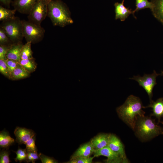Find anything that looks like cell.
Returning <instances> with one entry per match:
<instances>
[{"instance_id": "cell-1", "label": "cell", "mask_w": 163, "mask_h": 163, "mask_svg": "<svg viewBox=\"0 0 163 163\" xmlns=\"http://www.w3.org/2000/svg\"><path fill=\"white\" fill-rule=\"evenodd\" d=\"M141 101L137 97L131 95L125 102L117 108L116 111L120 118L133 131L138 117L145 116V112Z\"/></svg>"}, {"instance_id": "cell-2", "label": "cell", "mask_w": 163, "mask_h": 163, "mask_svg": "<svg viewBox=\"0 0 163 163\" xmlns=\"http://www.w3.org/2000/svg\"><path fill=\"white\" fill-rule=\"evenodd\" d=\"M134 131L137 137L142 141H146L161 134L163 128L158 125L151 117H138Z\"/></svg>"}, {"instance_id": "cell-3", "label": "cell", "mask_w": 163, "mask_h": 163, "mask_svg": "<svg viewBox=\"0 0 163 163\" xmlns=\"http://www.w3.org/2000/svg\"><path fill=\"white\" fill-rule=\"evenodd\" d=\"M47 16L54 26L63 27L73 23L68 8L60 0H49Z\"/></svg>"}, {"instance_id": "cell-4", "label": "cell", "mask_w": 163, "mask_h": 163, "mask_svg": "<svg viewBox=\"0 0 163 163\" xmlns=\"http://www.w3.org/2000/svg\"><path fill=\"white\" fill-rule=\"evenodd\" d=\"M0 27L5 31L6 34L13 43L22 42L24 38L22 31V21L19 18L2 21Z\"/></svg>"}, {"instance_id": "cell-5", "label": "cell", "mask_w": 163, "mask_h": 163, "mask_svg": "<svg viewBox=\"0 0 163 163\" xmlns=\"http://www.w3.org/2000/svg\"><path fill=\"white\" fill-rule=\"evenodd\" d=\"M21 21L23 35L27 42L34 43L42 40L44 36L45 30L40 25L28 20Z\"/></svg>"}, {"instance_id": "cell-6", "label": "cell", "mask_w": 163, "mask_h": 163, "mask_svg": "<svg viewBox=\"0 0 163 163\" xmlns=\"http://www.w3.org/2000/svg\"><path fill=\"white\" fill-rule=\"evenodd\" d=\"M49 0H37L28 14V21L39 25L47 16Z\"/></svg>"}, {"instance_id": "cell-7", "label": "cell", "mask_w": 163, "mask_h": 163, "mask_svg": "<svg viewBox=\"0 0 163 163\" xmlns=\"http://www.w3.org/2000/svg\"><path fill=\"white\" fill-rule=\"evenodd\" d=\"M157 74L155 71L151 74L144 75L143 76L139 75L134 76L130 79L137 81L139 85L142 87L148 94L150 102L152 101L153 90L155 86L157 84L156 78L158 75L162 74Z\"/></svg>"}, {"instance_id": "cell-8", "label": "cell", "mask_w": 163, "mask_h": 163, "mask_svg": "<svg viewBox=\"0 0 163 163\" xmlns=\"http://www.w3.org/2000/svg\"><path fill=\"white\" fill-rule=\"evenodd\" d=\"M93 154L94 157L100 156L107 157V159L104 161V162L106 163H124L121 157L108 146L98 150H94Z\"/></svg>"}, {"instance_id": "cell-9", "label": "cell", "mask_w": 163, "mask_h": 163, "mask_svg": "<svg viewBox=\"0 0 163 163\" xmlns=\"http://www.w3.org/2000/svg\"><path fill=\"white\" fill-rule=\"evenodd\" d=\"M107 146L112 151L119 154L123 159L124 163L129 161L125 153L123 144L119 138L113 134H109Z\"/></svg>"}, {"instance_id": "cell-10", "label": "cell", "mask_w": 163, "mask_h": 163, "mask_svg": "<svg viewBox=\"0 0 163 163\" xmlns=\"http://www.w3.org/2000/svg\"><path fill=\"white\" fill-rule=\"evenodd\" d=\"M37 0H13L12 4L16 11L28 15Z\"/></svg>"}, {"instance_id": "cell-11", "label": "cell", "mask_w": 163, "mask_h": 163, "mask_svg": "<svg viewBox=\"0 0 163 163\" xmlns=\"http://www.w3.org/2000/svg\"><path fill=\"white\" fill-rule=\"evenodd\" d=\"M14 134L16 141L19 144H25L26 142L35 134L33 130L17 126L15 129Z\"/></svg>"}, {"instance_id": "cell-12", "label": "cell", "mask_w": 163, "mask_h": 163, "mask_svg": "<svg viewBox=\"0 0 163 163\" xmlns=\"http://www.w3.org/2000/svg\"><path fill=\"white\" fill-rule=\"evenodd\" d=\"M124 0H123L121 3L116 2L114 4L116 20L120 19L121 21H124L131 14L135 17L133 11H132L131 9L126 8L124 6Z\"/></svg>"}, {"instance_id": "cell-13", "label": "cell", "mask_w": 163, "mask_h": 163, "mask_svg": "<svg viewBox=\"0 0 163 163\" xmlns=\"http://www.w3.org/2000/svg\"><path fill=\"white\" fill-rule=\"evenodd\" d=\"M151 107L152 109V113L151 116L155 117L160 122L161 118L163 117V98L158 99L154 101L152 100L147 106L144 107V108Z\"/></svg>"}, {"instance_id": "cell-14", "label": "cell", "mask_w": 163, "mask_h": 163, "mask_svg": "<svg viewBox=\"0 0 163 163\" xmlns=\"http://www.w3.org/2000/svg\"><path fill=\"white\" fill-rule=\"evenodd\" d=\"M109 134L101 133L91 139L90 142L95 150L101 149L107 146Z\"/></svg>"}, {"instance_id": "cell-15", "label": "cell", "mask_w": 163, "mask_h": 163, "mask_svg": "<svg viewBox=\"0 0 163 163\" xmlns=\"http://www.w3.org/2000/svg\"><path fill=\"white\" fill-rule=\"evenodd\" d=\"M23 45L22 42L12 44L8 50L6 59L14 60L19 62L21 59V52Z\"/></svg>"}, {"instance_id": "cell-16", "label": "cell", "mask_w": 163, "mask_h": 163, "mask_svg": "<svg viewBox=\"0 0 163 163\" xmlns=\"http://www.w3.org/2000/svg\"><path fill=\"white\" fill-rule=\"evenodd\" d=\"M90 142L81 145L71 156V158L79 157H89L94 151Z\"/></svg>"}, {"instance_id": "cell-17", "label": "cell", "mask_w": 163, "mask_h": 163, "mask_svg": "<svg viewBox=\"0 0 163 163\" xmlns=\"http://www.w3.org/2000/svg\"><path fill=\"white\" fill-rule=\"evenodd\" d=\"M154 16L163 24V0H151Z\"/></svg>"}, {"instance_id": "cell-18", "label": "cell", "mask_w": 163, "mask_h": 163, "mask_svg": "<svg viewBox=\"0 0 163 163\" xmlns=\"http://www.w3.org/2000/svg\"><path fill=\"white\" fill-rule=\"evenodd\" d=\"M30 73L26 70L18 63L16 68L11 72L10 79L13 80L24 78L28 77Z\"/></svg>"}, {"instance_id": "cell-19", "label": "cell", "mask_w": 163, "mask_h": 163, "mask_svg": "<svg viewBox=\"0 0 163 163\" xmlns=\"http://www.w3.org/2000/svg\"><path fill=\"white\" fill-rule=\"evenodd\" d=\"M14 139L10 136L9 133L5 130L0 132V146L3 149H8L14 142Z\"/></svg>"}, {"instance_id": "cell-20", "label": "cell", "mask_w": 163, "mask_h": 163, "mask_svg": "<svg viewBox=\"0 0 163 163\" xmlns=\"http://www.w3.org/2000/svg\"><path fill=\"white\" fill-rule=\"evenodd\" d=\"M17 11L15 9H10L0 6V21H3L13 19L15 18Z\"/></svg>"}, {"instance_id": "cell-21", "label": "cell", "mask_w": 163, "mask_h": 163, "mask_svg": "<svg viewBox=\"0 0 163 163\" xmlns=\"http://www.w3.org/2000/svg\"><path fill=\"white\" fill-rule=\"evenodd\" d=\"M19 63L30 73L35 71L37 67L34 58L26 59H21Z\"/></svg>"}, {"instance_id": "cell-22", "label": "cell", "mask_w": 163, "mask_h": 163, "mask_svg": "<svg viewBox=\"0 0 163 163\" xmlns=\"http://www.w3.org/2000/svg\"><path fill=\"white\" fill-rule=\"evenodd\" d=\"M31 42H27L23 45L21 52V59H26L33 58V52L31 48Z\"/></svg>"}, {"instance_id": "cell-23", "label": "cell", "mask_w": 163, "mask_h": 163, "mask_svg": "<svg viewBox=\"0 0 163 163\" xmlns=\"http://www.w3.org/2000/svg\"><path fill=\"white\" fill-rule=\"evenodd\" d=\"M136 8L133 11L134 13L136 12L147 8H150L151 10L152 7V4L151 2L148 0H135Z\"/></svg>"}, {"instance_id": "cell-24", "label": "cell", "mask_w": 163, "mask_h": 163, "mask_svg": "<svg viewBox=\"0 0 163 163\" xmlns=\"http://www.w3.org/2000/svg\"><path fill=\"white\" fill-rule=\"evenodd\" d=\"M14 152L16 154V158H14V160L16 162L19 161L20 163L22 161L26 162L27 151L25 149H22L19 147L17 150Z\"/></svg>"}, {"instance_id": "cell-25", "label": "cell", "mask_w": 163, "mask_h": 163, "mask_svg": "<svg viewBox=\"0 0 163 163\" xmlns=\"http://www.w3.org/2000/svg\"><path fill=\"white\" fill-rule=\"evenodd\" d=\"M94 157H79L71 158L67 163H91Z\"/></svg>"}, {"instance_id": "cell-26", "label": "cell", "mask_w": 163, "mask_h": 163, "mask_svg": "<svg viewBox=\"0 0 163 163\" xmlns=\"http://www.w3.org/2000/svg\"><path fill=\"white\" fill-rule=\"evenodd\" d=\"M13 43L9 38L4 30L0 27V44L11 45Z\"/></svg>"}, {"instance_id": "cell-27", "label": "cell", "mask_w": 163, "mask_h": 163, "mask_svg": "<svg viewBox=\"0 0 163 163\" xmlns=\"http://www.w3.org/2000/svg\"><path fill=\"white\" fill-rule=\"evenodd\" d=\"M35 135L29 139L25 143L27 151L37 152V149L35 145Z\"/></svg>"}, {"instance_id": "cell-28", "label": "cell", "mask_w": 163, "mask_h": 163, "mask_svg": "<svg viewBox=\"0 0 163 163\" xmlns=\"http://www.w3.org/2000/svg\"><path fill=\"white\" fill-rule=\"evenodd\" d=\"M8 149H3L0 153V163H9L11 162L10 160L9 155L10 152Z\"/></svg>"}, {"instance_id": "cell-29", "label": "cell", "mask_w": 163, "mask_h": 163, "mask_svg": "<svg viewBox=\"0 0 163 163\" xmlns=\"http://www.w3.org/2000/svg\"><path fill=\"white\" fill-rule=\"evenodd\" d=\"M6 59H0V72L4 76L10 78V75Z\"/></svg>"}, {"instance_id": "cell-30", "label": "cell", "mask_w": 163, "mask_h": 163, "mask_svg": "<svg viewBox=\"0 0 163 163\" xmlns=\"http://www.w3.org/2000/svg\"><path fill=\"white\" fill-rule=\"evenodd\" d=\"M40 159L39 155L37 152L32 151H27V156L26 162L27 163L31 162L33 163Z\"/></svg>"}, {"instance_id": "cell-31", "label": "cell", "mask_w": 163, "mask_h": 163, "mask_svg": "<svg viewBox=\"0 0 163 163\" xmlns=\"http://www.w3.org/2000/svg\"><path fill=\"white\" fill-rule=\"evenodd\" d=\"M39 156L42 163H56L57 161L53 158L40 153Z\"/></svg>"}, {"instance_id": "cell-32", "label": "cell", "mask_w": 163, "mask_h": 163, "mask_svg": "<svg viewBox=\"0 0 163 163\" xmlns=\"http://www.w3.org/2000/svg\"><path fill=\"white\" fill-rule=\"evenodd\" d=\"M6 62L10 75L11 72L16 68L18 62L14 60L8 59H6Z\"/></svg>"}, {"instance_id": "cell-33", "label": "cell", "mask_w": 163, "mask_h": 163, "mask_svg": "<svg viewBox=\"0 0 163 163\" xmlns=\"http://www.w3.org/2000/svg\"><path fill=\"white\" fill-rule=\"evenodd\" d=\"M11 45L0 44V59H6V55Z\"/></svg>"}, {"instance_id": "cell-34", "label": "cell", "mask_w": 163, "mask_h": 163, "mask_svg": "<svg viewBox=\"0 0 163 163\" xmlns=\"http://www.w3.org/2000/svg\"><path fill=\"white\" fill-rule=\"evenodd\" d=\"M13 0H0V2L5 6L9 8L10 4Z\"/></svg>"}, {"instance_id": "cell-35", "label": "cell", "mask_w": 163, "mask_h": 163, "mask_svg": "<svg viewBox=\"0 0 163 163\" xmlns=\"http://www.w3.org/2000/svg\"></svg>"}]
</instances>
